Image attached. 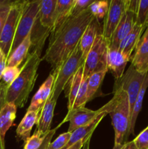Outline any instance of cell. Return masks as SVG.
<instances>
[{"instance_id": "obj_30", "label": "cell", "mask_w": 148, "mask_h": 149, "mask_svg": "<svg viewBox=\"0 0 148 149\" xmlns=\"http://www.w3.org/2000/svg\"><path fill=\"white\" fill-rule=\"evenodd\" d=\"M13 1H0V36Z\"/></svg>"}, {"instance_id": "obj_43", "label": "cell", "mask_w": 148, "mask_h": 149, "mask_svg": "<svg viewBox=\"0 0 148 149\" xmlns=\"http://www.w3.org/2000/svg\"><path fill=\"white\" fill-rule=\"evenodd\" d=\"M125 144H118V143H114V146L113 149H123L124 148Z\"/></svg>"}, {"instance_id": "obj_19", "label": "cell", "mask_w": 148, "mask_h": 149, "mask_svg": "<svg viewBox=\"0 0 148 149\" xmlns=\"http://www.w3.org/2000/svg\"><path fill=\"white\" fill-rule=\"evenodd\" d=\"M107 111H103L94 119L93 122H91V123L89 124V125H86V126L81 127L78 128V130H75L74 132H72L71 134V137L70 138V141H68V143L62 149H68L70 147L72 146L73 145H74L75 143H76L77 142H78L79 141L83 139H86L88 137H89L90 135H92L93 132L95 130V128L98 126V125L100 124V122H101L103 119V118L107 114Z\"/></svg>"}, {"instance_id": "obj_8", "label": "cell", "mask_w": 148, "mask_h": 149, "mask_svg": "<svg viewBox=\"0 0 148 149\" xmlns=\"http://www.w3.org/2000/svg\"><path fill=\"white\" fill-rule=\"evenodd\" d=\"M146 74L139 73L136 71L133 65L131 64L129 68L126 70V72L123 74V77L119 79L115 80L114 84V87H119L127 93L130 106L131 116L136 97Z\"/></svg>"}, {"instance_id": "obj_22", "label": "cell", "mask_w": 148, "mask_h": 149, "mask_svg": "<svg viewBox=\"0 0 148 149\" xmlns=\"http://www.w3.org/2000/svg\"><path fill=\"white\" fill-rule=\"evenodd\" d=\"M41 111H27L17 126L16 135L17 138L26 142L30 137L32 128L39 119Z\"/></svg>"}, {"instance_id": "obj_14", "label": "cell", "mask_w": 148, "mask_h": 149, "mask_svg": "<svg viewBox=\"0 0 148 149\" xmlns=\"http://www.w3.org/2000/svg\"><path fill=\"white\" fill-rule=\"evenodd\" d=\"M130 58L125 56L118 49H112L108 47L107 57V68L113 74L115 80L119 79L124 74L126 64Z\"/></svg>"}, {"instance_id": "obj_21", "label": "cell", "mask_w": 148, "mask_h": 149, "mask_svg": "<svg viewBox=\"0 0 148 149\" xmlns=\"http://www.w3.org/2000/svg\"><path fill=\"white\" fill-rule=\"evenodd\" d=\"M84 63L82 64L78 71H76L73 78L71 79V81L67 84L65 90V97L68 98V111H71L73 109L74 103L76 99L77 95H78V90H79L80 87H81V82H82L83 76H84Z\"/></svg>"}, {"instance_id": "obj_34", "label": "cell", "mask_w": 148, "mask_h": 149, "mask_svg": "<svg viewBox=\"0 0 148 149\" xmlns=\"http://www.w3.org/2000/svg\"><path fill=\"white\" fill-rule=\"evenodd\" d=\"M94 1L92 0H76L75 4L71 12V16H76L88 10L90 4Z\"/></svg>"}, {"instance_id": "obj_20", "label": "cell", "mask_w": 148, "mask_h": 149, "mask_svg": "<svg viewBox=\"0 0 148 149\" xmlns=\"http://www.w3.org/2000/svg\"><path fill=\"white\" fill-rule=\"evenodd\" d=\"M76 0H57L55 22L51 33L57 30L71 16V12Z\"/></svg>"}, {"instance_id": "obj_31", "label": "cell", "mask_w": 148, "mask_h": 149, "mask_svg": "<svg viewBox=\"0 0 148 149\" xmlns=\"http://www.w3.org/2000/svg\"><path fill=\"white\" fill-rule=\"evenodd\" d=\"M71 134L72 133L67 132L59 135L56 140L49 144L46 149H62L70 141Z\"/></svg>"}, {"instance_id": "obj_13", "label": "cell", "mask_w": 148, "mask_h": 149, "mask_svg": "<svg viewBox=\"0 0 148 149\" xmlns=\"http://www.w3.org/2000/svg\"><path fill=\"white\" fill-rule=\"evenodd\" d=\"M57 100L50 95L48 100L41 110L39 119L36 123V130L35 132L45 136L50 130V125L54 116V110L56 106Z\"/></svg>"}, {"instance_id": "obj_5", "label": "cell", "mask_w": 148, "mask_h": 149, "mask_svg": "<svg viewBox=\"0 0 148 149\" xmlns=\"http://www.w3.org/2000/svg\"><path fill=\"white\" fill-rule=\"evenodd\" d=\"M107 52L108 43L100 30L85 59L83 77L89 78L95 73L108 71L107 68Z\"/></svg>"}, {"instance_id": "obj_12", "label": "cell", "mask_w": 148, "mask_h": 149, "mask_svg": "<svg viewBox=\"0 0 148 149\" xmlns=\"http://www.w3.org/2000/svg\"><path fill=\"white\" fill-rule=\"evenodd\" d=\"M131 58V63L139 73L146 74L148 72V26L141 36Z\"/></svg>"}, {"instance_id": "obj_18", "label": "cell", "mask_w": 148, "mask_h": 149, "mask_svg": "<svg viewBox=\"0 0 148 149\" xmlns=\"http://www.w3.org/2000/svg\"><path fill=\"white\" fill-rule=\"evenodd\" d=\"M144 28L135 23L130 33L120 42L118 47V50L127 58H131L132 52L135 49L141 36L144 31Z\"/></svg>"}, {"instance_id": "obj_39", "label": "cell", "mask_w": 148, "mask_h": 149, "mask_svg": "<svg viewBox=\"0 0 148 149\" xmlns=\"http://www.w3.org/2000/svg\"><path fill=\"white\" fill-rule=\"evenodd\" d=\"M6 67H7V59L4 56L0 60V82H1V79H2L3 73H4Z\"/></svg>"}, {"instance_id": "obj_37", "label": "cell", "mask_w": 148, "mask_h": 149, "mask_svg": "<svg viewBox=\"0 0 148 149\" xmlns=\"http://www.w3.org/2000/svg\"><path fill=\"white\" fill-rule=\"evenodd\" d=\"M7 88H8V87L3 81L0 82V112L4 106V105L7 103V102H6V94H7Z\"/></svg>"}, {"instance_id": "obj_15", "label": "cell", "mask_w": 148, "mask_h": 149, "mask_svg": "<svg viewBox=\"0 0 148 149\" xmlns=\"http://www.w3.org/2000/svg\"><path fill=\"white\" fill-rule=\"evenodd\" d=\"M54 83V76L50 74L33 95L27 111H41L42 107L50 96Z\"/></svg>"}, {"instance_id": "obj_38", "label": "cell", "mask_w": 148, "mask_h": 149, "mask_svg": "<svg viewBox=\"0 0 148 149\" xmlns=\"http://www.w3.org/2000/svg\"><path fill=\"white\" fill-rule=\"evenodd\" d=\"M99 6H100V1H94L89 7V10L91 12L94 17L97 15V11H98Z\"/></svg>"}, {"instance_id": "obj_45", "label": "cell", "mask_w": 148, "mask_h": 149, "mask_svg": "<svg viewBox=\"0 0 148 149\" xmlns=\"http://www.w3.org/2000/svg\"><path fill=\"white\" fill-rule=\"evenodd\" d=\"M2 57H4V55H3L2 52H1V49H0V60L1 59V58H2Z\"/></svg>"}, {"instance_id": "obj_28", "label": "cell", "mask_w": 148, "mask_h": 149, "mask_svg": "<svg viewBox=\"0 0 148 149\" xmlns=\"http://www.w3.org/2000/svg\"><path fill=\"white\" fill-rule=\"evenodd\" d=\"M89 78H84L83 77L82 82H81V87L78 90V95H77L76 99L74 103L73 109L85 106L86 103H87V86H88Z\"/></svg>"}, {"instance_id": "obj_2", "label": "cell", "mask_w": 148, "mask_h": 149, "mask_svg": "<svg viewBox=\"0 0 148 149\" xmlns=\"http://www.w3.org/2000/svg\"><path fill=\"white\" fill-rule=\"evenodd\" d=\"M41 61V49L36 48L26 58L18 77L7 88V103H13L17 108H22L25 106L34 87Z\"/></svg>"}, {"instance_id": "obj_16", "label": "cell", "mask_w": 148, "mask_h": 149, "mask_svg": "<svg viewBox=\"0 0 148 149\" xmlns=\"http://www.w3.org/2000/svg\"><path fill=\"white\" fill-rule=\"evenodd\" d=\"M57 0H43L41 1L38 20L40 25L51 33L55 22V13Z\"/></svg>"}, {"instance_id": "obj_26", "label": "cell", "mask_w": 148, "mask_h": 149, "mask_svg": "<svg viewBox=\"0 0 148 149\" xmlns=\"http://www.w3.org/2000/svg\"><path fill=\"white\" fill-rule=\"evenodd\" d=\"M148 87V72L147 73L146 77L143 81L140 90L139 92L137 97H136V102L133 106V110H132L131 116V123H130V131H129V135H134V129L135 125H136V119H137L138 115L140 112L142 107V103H143L144 97H145V93Z\"/></svg>"}, {"instance_id": "obj_25", "label": "cell", "mask_w": 148, "mask_h": 149, "mask_svg": "<svg viewBox=\"0 0 148 149\" xmlns=\"http://www.w3.org/2000/svg\"><path fill=\"white\" fill-rule=\"evenodd\" d=\"M107 71H102L95 73L89 77L87 86V102L93 100L97 96L102 95L100 87Z\"/></svg>"}, {"instance_id": "obj_44", "label": "cell", "mask_w": 148, "mask_h": 149, "mask_svg": "<svg viewBox=\"0 0 148 149\" xmlns=\"http://www.w3.org/2000/svg\"><path fill=\"white\" fill-rule=\"evenodd\" d=\"M0 149H5V146H4V141L1 139V136H0Z\"/></svg>"}, {"instance_id": "obj_35", "label": "cell", "mask_w": 148, "mask_h": 149, "mask_svg": "<svg viewBox=\"0 0 148 149\" xmlns=\"http://www.w3.org/2000/svg\"><path fill=\"white\" fill-rule=\"evenodd\" d=\"M109 9V1H100V6H99L98 11H97L96 18L98 20L102 19L105 17Z\"/></svg>"}, {"instance_id": "obj_36", "label": "cell", "mask_w": 148, "mask_h": 149, "mask_svg": "<svg viewBox=\"0 0 148 149\" xmlns=\"http://www.w3.org/2000/svg\"><path fill=\"white\" fill-rule=\"evenodd\" d=\"M61 125H61V124H59V125H58L57 127L54 128V129H52V130H50L48 132V133L46 134V136H45V138H44V140L43 143H42L41 146L39 147L38 149H46L47 148L48 146H49V144L51 143V140L52 139V138H53L54 135L55 134L56 131L57 130V129L61 126Z\"/></svg>"}, {"instance_id": "obj_11", "label": "cell", "mask_w": 148, "mask_h": 149, "mask_svg": "<svg viewBox=\"0 0 148 149\" xmlns=\"http://www.w3.org/2000/svg\"><path fill=\"white\" fill-rule=\"evenodd\" d=\"M136 13L126 7L120 23L118 25L114 33L108 42V47L112 49H118L120 42L130 33L136 23Z\"/></svg>"}, {"instance_id": "obj_27", "label": "cell", "mask_w": 148, "mask_h": 149, "mask_svg": "<svg viewBox=\"0 0 148 149\" xmlns=\"http://www.w3.org/2000/svg\"><path fill=\"white\" fill-rule=\"evenodd\" d=\"M136 23L146 29L148 26V0H139Z\"/></svg>"}, {"instance_id": "obj_7", "label": "cell", "mask_w": 148, "mask_h": 149, "mask_svg": "<svg viewBox=\"0 0 148 149\" xmlns=\"http://www.w3.org/2000/svg\"><path fill=\"white\" fill-rule=\"evenodd\" d=\"M26 1H13L0 36V49L4 58L8 59L17 25Z\"/></svg>"}, {"instance_id": "obj_3", "label": "cell", "mask_w": 148, "mask_h": 149, "mask_svg": "<svg viewBox=\"0 0 148 149\" xmlns=\"http://www.w3.org/2000/svg\"><path fill=\"white\" fill-rule=\"evenodd\" d=\"M104 106L112 119L115 143H126L130 135L131 123V111L127 93L119 87H114L113 97Z\"/></svg>"}, {"instance_id": "obj_9", "label": "cell", "mask_w": 148, "mask_h": 149, "mask_svg": "<svg viewBox=\"0 0 148 149\" xmlns=\"http://www.w3.org/2000/svg\"><path fill=\"white\" fill-rule=\"evenodd\" d=\"M103 111L107 112L105 106H102L97 111L91 110L86 108L85 106L73 109L71 111H68L66 116L60 124L62 125L65 122H69L68 132L72 133L78 128L91 123Z\"/></svg>"}, {"instance_id": "obj_29", "label": "cell", "mask_w": 148, "mask_h": 149, "mask_svg": "<svg viewBox=\"0 0 148 149\" xmlns=\"http://www.w3.org/2000/svg\"><path fill=\"white\" fill-rule=\"evenodd\" d=\"M21 68L19 67H6L2 75V81L7 87L10 86L12 83L16 79L20 74Z\"/></svg>"}, {"instance_id": "obj_10", "label": "cell", "mask_w": 148, "mask_h": 149, "mask_svg": "<svg viewBox=\"0 0 148 149\" xmlns=\"http://www.w3.org/2000/svg\"><path fill=\"white\" fill-rule=\"evenodd\" d=\"M126 10V0H111L109 9L104 17L102 33L108 43Z\"/></svg>"}, {"instance_id": "obj_6", "label": "cell", "mask_w": 148, "mask_h": 149, "mask_svg": "<svg viewBox=\"0 0 148 149\" xmlns=\"http://www.w3.org/2000/svg\"><path fill=\"white\" fill-rule=\"evenodd\" d=\"M40 4L41 1L39 0L26 1L23 13L17 25L15 36L10 49V55L24 41V39L31 33L33 26L37 21Z\"/></svg>"}, {"instance_id": "obj_33", "label": "cell", "mask_w": 148, "mask_h": 149, "mask_svg": "<svg viewBox=\"0 0 148 149\" xmlns=\"http://www.w3.org/2000/svg\"><path fill=\"white\" fill-rule=\"evenodd\" d=\"M133 141L137 149H148V126Z\"/></svg>"}, {"instance_id": "obj_42", "label": "cell", "mask_w": 148, "mask_h": 149, "mask_svg": "<svg viewBox=\"0 0 148 149\" xmlns=\"http://www.w3.org/2000/svg\"><path fill=\"white\" fill-rule=\"evenodd\" d=\"M91 136L89 137V138L87 139V141H86L85 143H84V146H83L82 149H89V145H90V141H91Z\"/></svg>"}, {"instance_id": "obj_17", "label": "cell", "mask_w": 148, "mask_h": 149, "mask_svg": "<svg viewBox=\"0 0 148 149\" xmlns=\"http://www.w3.org/2000/svg\"><path fill=\"white\" fill-rule=\"evenodd\" d=\"M100 31L99 20L96 17H94L91 23L86 27L85 31L83 33L81 40H80V47H81V50L82 52L83 60L84 61H85L86 58L91 49V47L94 45L96 36Z\"/></svg>"}, {"instance_id": "obj_32", "label": "cell", "mask_w": 148, "mask_h": 149, "mask_svg": "<svg viewBox=\"0 0 148 149\" xmlns=\"http://www.w3.org/2000/svg\"><path fill=\"white\" fill-rule=\"evenodd\" d=\"M45 136H42L40 134L35 132L32 136H30L25 142L24 148L23 149H38L41 146Z\"/></svg>"}, {"instance_id": "obj_23", "label": "cell", "mask_w": 148, "mask_h": 149, "mask_svg": "<svg viewBox=\"0 0 148 149\" xmlns=\"http://www.w3.org/2000/svg\"><path fill=\"white\" fill-rule=\"evenodd\" d=\"M17 106L13 103H7L0 112V136L4 141L6 132L13 125L16 118Z\"/></svg>"}, {"instance_id": "obj_1", "label": "cell", "mask_w": 148, "mask_h": 149, "mask_svg": "<svg viewBox=\"0 0 148 149\" xmlns=\"http://www.w3.org/2000/svg\"><path fill=\"white\" fill-rule=\"evenodd\" d=\"M94 17L89 9L78 15L71 16L57 30L51 33L48 47L41 61L50 64L52 71L56 69L78 46Z\"/></svg>"}, {"instance_id": "obj_24", "label": "cell", "mask_w": 148, "mask_h": 149, "mask_svg": "<svg viewBox=\"0 0 148 149\" xmlns=\"http://www.w3.org/2000/svg\"><path fill=\"white\" fill-rule=\"evenodd\" d=\"M31 45V33H30L10 55L7 61V66L18 67L23 60L26 58Z\"/></svg>"}, {"instance_id": "obj_40", "label": "cell", "mask_w": 148, "mask_h": 149, "mask_svg": "<svg viewBox=\"0 0 148 149\" xmlns=\"http://www.w3.org/2000/svg\"><path fill=\"white\" fill-rule=\"evenodd\" d=\"M90 136H91V135H90ZM88 138H89V137L87 138H86V139L81 140V141H79L78 142H77L76 143H75L74 145H73L72 146H71L69 148H68V149H82L84 143H85V142L87 141V139H88Z\"/></svg>"}, {"instance_id": "obj_4", "label": "cell", "mask_w": 148, "mask_h": 149, "mask_svg": "<svg viewBox=\"0 0 148 149\" xmlns=\"http://www.w3.org/2000/svg\"><path fill=\"white\" fill-rule=\"evenodd\" d=\"M84 62L85 61L83 60L82 52L79 43L68 58L56 69L52 71L54 83L50 95L55 100H57L62 90H65L67 84Z\"/></svg>"}, {"instance_id": "obj_41", "label": "cell", "mask_w": 148, "mask_h": 149, "mask_svg": "<svg viewBox=\"0 0 148 149\" xmlns=\"http://www.w3.org/2000/svg\"><path fill=\"white\" fill-rule=\"evenodd\" d=\"M123 149H137L136 147L135 146L134 143H133V141H129V142H127L126 143H125L124 148Z\"/></svg>"}]
</instances>
